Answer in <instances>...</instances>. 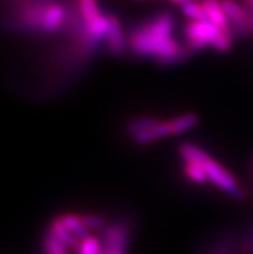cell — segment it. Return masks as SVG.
<instances>
[{
    "mask_svg": "<svg viewBox=\"0 0 253 254\" xmlns=\"http://www.w3.org/2000/svg\"><path fill=\"white\" fill-rule=\"evenodd\" d=\"M174 19L169 13H162L129 35V48L140 56L155 57L163 64H174L186 57V49L181 48L172 38Z\"/></svg>",
    "mask_w": 253,
    "mask_h": 254,
    "instance_id": "obj_1",
    "label": "cell"
},
{
    "mask_svg": "<svg viewBox=\"0 0 253 254\" xmlns=\"http://www.w3.org/2000/svg\"><path fill=\"white\" fill-rule=\"evenodd\" d=\"M220 27L212 23L211 21H191L186 25L185 36L189 51H198L212 45L217 38Z\"/></svg>",
    "mask_w": 253,
    "mask_h": 254,
    "instance_id": "obj_2",
    "label": "cell"
},
{
    "mask_svg": "<svg viewBox=\"0 0 253 254\" xmlns=\"http://www.w3.org/2000/svg\"><path fill=\"white\" fill-rule=\"evenodd\" d=\"M88 34L97 40L105 39L109 31V17L99 12L96 0H78Z\"/></svg>",
    "mask_w": 253,
    "mask_h": 254,
    "instance_id": "obj_3",
    "label": "cell"
},
{
    "mask_svg": "<svg viewBox=\"0 0 253 254\" xmlns=\"http://www.w3.org/2000/svg\"><path fill=\"white\" fill-rule=\"evenodd\" d=\"M204 168L205 171H207V174H208L209 181H212L216 186L220 187L222 191H225L229 196L234 197L237 200L243 199L244 191L238 185L234 176L230 172L226 171L222 165H220L217 161L209 158L204 164Z\"/></svg>",
    "mask_w": 253,
    "mask_h": 254,
    "instance_id": "obj_4",
    "label": "cell"
},
{
    "mask_svg": "<svg viewBox=\"0 0 253 254\" xmlns=\"http://www.w3.org/2000/svg\"><path fill=\"white\" fill-rule=\"evenodd\" d=\"M128 242V230L124 225H111L105 227L102 254H125Z\"/></svg>",
    "mask_w": 253,
    "mask_h": 254,
    "instance_id": "obj_5",
    "label": "cell"
},
{
    "mask_svg": "<svg viewBox=\"0 0 253 254\" xmlns=\"http://www.w3.org/2000/svg\"><path fill=\"white\" fill-rule=\"evenodd\" d=\"M221 5L226 13V16H228L229 22L234 25L235 29L242 32H247L252 30L250 14H248L246 8H243L233 0H221Z\"/></svg>",
    "mask_w": 253,
    "mask_h": 254,
    "instance_id": "obj_6",
    "label": "cell"
},
{
    "mask_svg": "<svg viewBox=\"0 0 253 254\" xmlns=\"http://www.w3.org/2000/svg\"><path fill=\"white\" fill-rule=\"evenodd\" d=\"M109 17V31L106 35L107 45L109 49L114 56H120L124 52L125 48V39L123 34L122 25L119 22V19L115 16Z\"/></svg>",
    "mask_w": 253,
    "mask_h": 254,
    "instance_id": "obj_7",
    "label": "cell"
},
{
    "mask_svg": "<svg viewBox=\"0 0 253 254\" xmlns=\"http://www.w3.org/2000/svg\"><path fill=\"white\" fill-rule=\"evenodd\" d=\"M168 135H172L169 122H158L154 127L149 128L148 130L135 135L133 141L136 145H148V143L168 137Z\"/></svg>",
    "mask_w": 253,
    "mask_h": 254,
    "instance_id": "obj_8",
    "label": "cell"
},
{
    "mask_svg": "<svg viewBox=\"0 0 253 254\" xmlns=\"http://www.w3.org/2000/svg\"><path fill=\"white\" fill-rule=\"evenodd\" d=\"M203 6L207 13L208 21L215 23L220 29H228L230 27L229 18L221 5V0H203Z\"/></svg>",
    "mask_w": 253,
    "mask_h": 254,
    "instance_id": "obj_9",
    "label": "cell"
},
{
    "mask_svg": "<svg viewBox=\"0 0 253 254\" xmlns=\"http://www.w3.org/2000/svg\"><path fill=\"white\" fill-rule=\"evenodd\" d=\"M65 19V10L58 4L47 6L42 19V30L45 32H55L62 26Z\"/></svg>",
    "mask_w": 253,
    "mask_h": 254,
    "instance_id": "obj_10",
    "label": "cell"
},
{
    "mask_svg": "<svg viewBox=\"0 0 253 254\" xmlns=\"http://www.w3.org/2000/svg\"><path fill=\"white\" fill-rule=\"evenodd\" d=\"M51 234L55 238H57L61 243H64L68 248L70 249H78L81 245V240L62 223L61 218L58 217L56 218L51 225Z\"/></svg>",
    "mask_w": 253,
    "mask_h": 254,
    "instance_id": "obj_11",
    "label": "cell"
},
{
    "mask_svg": "<svg viewBox=\"0 0 253 254\" xmlns=\"http://www.w3.org/2000/svg\"><path fill=\"white\" fill-rule=\"evenodd\" d=\"M198 115L194 113L182 114V115L177 116V118H174V119H172L169 122L172 135L183 134V133H186L187 130L194 128V127L198 124Z\"/></svg>",
    "mask_w": 253,
    "mask_h": 254,
    "instance_id": "obj_12",
    "label": "cell"
},
{
    "mask_svg": "<svg viewBox=\"0 0 253 254\" xmlns=\"http://www.w3.org/2000/svg\"><path fill=\"white\" fill-rule=\"evenodd\" d=\"M178 152L185 161H194V163H200L203 165L211 158L204 150L195 145H191V143H183L179 146Z\"/></svg>",
    "mask_w": 253,
    "mask_h": 254,
    "instance_id": "obj_13",
    "label": "cell"
},
{
    "mask_svg": "<svg viewBox=\"0 0 253 254\" xmlns=\"http://www.w3.org/2000/svg\"><path fill=\"white\" fill-rule=\"evenodd\" d=\"M60 218H61L62 223H64V225L66 226V227H68V229L70 230L81 242L89 236L88 230L84 227L83 222H82L81 217H77L74 216V214H65V216H61Z\"/></svg>",
    "mask_w": 253,
    "mask_h": 254,
    "instance_id": "obj_14",
    "label": "cell"
},
{
    "mask_svg": "<svg viewBox=\"0 0 253 254\" xmlns=\"http://www.w3.org/2000/svg\"><path fill=\"white\" fill-rule=\"evenodd\" d=\"M158 123V120L155 118H151V116H142V118H137L135 120H131V122L127 124L125 127V130L129 135L135 137V135L140 134V133L148 130L149 128L154 127Z\"/></svg>",
    "mask_w": 253,
    "mask_h": 254,
    "instance_id": "obj_15",
    "label": "cell"
},
{
    "mask_svg": "<svg viewBox=\"0 0 253 254\" xmlns=\"http://www.w3.org/2000/svg\"><path fill=\"white\" fill-rule=\"evenodd\" d=\"M185 173L186 176L191 181L196 182V184H205L207 181H209L208 174L205 171L204 165L200 163H194V161H185Z\"/></svg>",
    "mask_w": 253,
    "mask_h": 254,
    "instance_id": "obj_16",
    "label": "cell"
},
{
    "mask_svg": "<svg viewBox=\"0 0 253 254\" xmlns=\"http://www.w3.org/2000/svg\"><path fill=\"white\" fill-rule=\"evenodd\" d=\"M182 13L191 21H205V19H208L203 4H196L194 0L183 4Z\"/></svg>",
    "mask_w": 253,
    "mask_h": 254,
    "instance_id": "obj_17",
    "label": "cell"
},
{
    "mask_svg": "<svg viewBox=\"0 0 253 254\" xmlns=\"http://www.w3.org/2000/svg\"><path fill=\"white\" fill-rule=\"evenodd\" d=\"M78 254H102V244L94 236H88L82 240L79 248L77 249Z\"/></svg>",
    "mask_w": 253,
    "mask_h": 254,
    "instance_id": "obj_18",
    "label": "cell"
},
{
    "mask_svg": "<svg viewBox=\"0 0 253 254\" xmlns=\"http://www.w3.org/2000/svg\"><path fill=\"white\" fill-rule=\"evenodd\" d=\"M231 32L230 27L228 29H221L218 32L217 38L215 39V42L212 44V47L220 52H226L231 47Z\"/></svg>",
    "mask_w": 253,
    "mask_h": 254,
    "instance_id": "obj_19",
    "label": "cell"
},
{
    "mask_svg": "<svg viewBox=\"0 0 253 254\" xmlns=\"http://www.w3.org/2000/svg\"><path fill=\"white\" fill-rule=\"evenodd\" d=\"M82 222L86 230H102L105 229V219L98 216H82Z\"/></svg>",
    "mask_w": 253,
    "mask_h": 254,
    "instance_id": "obj_20",
    "label": "cell"
},
{
    "mask_svg": "<svg viewBox=\"0 0 253 254\" xmlns=\"http://www.w3.org/2000/svg\"><path fill=\"white\" fill-rule=\"evenodd\" d=\"M244 4H246V9H247L248 14H250V21H251V26H252L253 30V0H243Z\"/></svg>",
    "mask_w": 253,
    "mask_h": 254,
    "instance_id": "obj_21",
    "label": "cell"
},
{
    "mask_svg": "<svg viewBox=\"0 0 253 254\" xmlns=\"http://www.w3.org/2000/svg\"><path fill=\"white\" fill-rule=\"evenodd\" d=\"M229 244H224L222 247H220V248L216 249L215 252L212 254H230V252H229Z\"/></svg>",
    "mask_w": 253,
    "mask_h": 254,
    "instance_id": "obj_22",
    "label": "cell"
},
{
    "mask_svg": "<svg viewBox=\"0 0 253 254\" xmlns=\"http://www.w3.org/2000/svg\"><path fill=\"white\" fill-rule=\"evenodd\" d=\"M170 1H173V3L176 4H181V5H183L185 3H187V1H192V0H170Z\"/></svg>",
    "mask_w": 253,
    "mask_h": 254,
    "instance_id": "obj_23",
    "label": "cell"
},
{
    "mask_svg": "<svg viewBox=\"0 0 253 254\" xmlns=\"http://www.w3.org/2000/svg\"><path fill=\"white\" fill-rule=\"evenodd\" d=\"M136 1H144V0H136Z\"/></svg>",
    "mask_w": 253,
    "mask_h": 254,
    "instance_id": "obj_24",
    "label": "cell"
}]
</instances>
